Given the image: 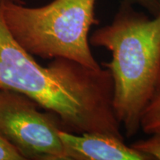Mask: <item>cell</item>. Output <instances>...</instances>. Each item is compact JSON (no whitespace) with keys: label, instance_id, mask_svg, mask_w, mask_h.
<instances>
[{"label":"cell","instance_id":"cell-1","mask_svg":"<svg viewBox=\"0 0 160 160\" xmlns=\"http://www.w3.org/2000/svg\"><path fill=\"white\" fill-rule=\"evenodd\" d=\"M0 0V89L22 93L59 118L70 133H102L125 139L114 109L109 69H93L74 60L53 59L41 66L8 28Z\"/></svg>","mask_w":160,"mask_h":160},{"label":"cell","instance_id":"cell-3","mask_svg":"<svg viewBox=\"0 0 160 160\" xmlns=\"http://www.w3.org/2000/svg\"><path fill=\"white\" fill-rule=\"evenodd\" d=\"M97 0H53L39 8L8 0L4 18L12 36L26 51L42 59L74 60L93 69L101 66L90 48L89 32L99 20Z\"/></svg>","mask_w":160,"mask_h":160},{"label":"cell","instance_id":"cell-9","mask_svg":"<svg viewBox=\"0 0 160 160\" xmlns=\"http://www.w3.org/2000/svg\"><path fill=\"white\" fill-rule=\"evenodd\" d=\"M132 4H137L153 16V17L160 15V5L159 0H128Z\"/></svg>","mask_w":160,"mask_h":160},{"label":"cell","instance_id":"cell-8","mask_svg":"<svg viewBox=\"0 0 160 160\" xmlns=\"http://www.w3.org/2000/svg\"><path fill=\"white\" fill-rule=\"evenodd\" d=\"M0 160H25L18 149L0 133Z\"/></svg>","mask_w":160,"mask_h":160},{"label":"cell","instance_id":"cell-4","mask_svg":"<svg viewBox=\"0 0 160 160\" xmlns=\"http://www.w3.org/2000/svg\"><path fill=\"white\" fill-rule=\"evenodd\" d=\"M38 108L35 101L19 92L0 89V133L25 160H68L59 137L63 128L59 118Z\"/></svg>","mask_w":160,"mask_h":160},{"label":"cell","instance_id":"cell-2","mask_svg":"<svg viewBox=\"0 0 160 160\" xmlns=\"http://www.w3.org/2000/svg\"><path fill=\"white\" fill-rule=\"evenodd\" d=\"M122 0L111 23L92 33L90 45L103 47L111 60L102 62L114 84V109L127 137L137 135L142 113L160 77V15L153 19Z\"/></svg>","mask_w":160,"mask_h":160},{"label":"cell","instance_id":"cell-7","mask_svg":"<svg viewBox=\"0 0 160 160\" xmlns=\"http://www.w3.org/2000/svg\"><path fill=\"white\" fill-rule=\"evenodd\" d=\"M137 151L148 154L153 159L160 160V132L151 134L146 139H140L131 145Z\"/></svg>","mask_w":160,"mask_h":160},{"label":"cell","instance_id":"cell-5","mask_svg":"<svg viewBox=\"0 0 160 160\" xmlns=\"http://www.w3.org/2000/svg\"><path fill=\"white\" fill-rule=\"evenodd\" d=\"M68 160H152L151 156L125 143V139L102 133H70L61 130Z\"/></svg>","mask_w":160,"mask_h":160},{"label":"cell","instance_id":"cell-6","mask_svg":"<svg viewBox=\"0 0 160 160\" xmlns=\"http://www.w3.org/2000/svg\"><path fill=\"white\" fill-rule=\"evenodd\" d=\"M140 127L146 134L160 132V77L153 95L142 113Z\"/></svg>","mask_w":160,"mask_h":160},{"label":"cell","instance_id":"cell-10","mask_svg":"<svg viewBox=\"0 0 160 160\" xmlns=\"http://www.w3.org/2000/svg\"><path fill=\"white\" fill-rule=\"evenodd\" d=\"M159 5H160V0H159Z\"/></svg>","mask_w":160,"mask_h":160}]
</instances>
